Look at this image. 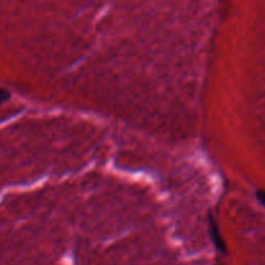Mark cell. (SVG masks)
<instances>
[{"instance_id":"obj_1","label":"cell","mask_w":265,"mask_h":265,"mask_svg":"<svg viewBox=\"0 0 265 265\" xmlns=\"http://www.w3.org/2000/svg\"><path fill=\"white\" fill-rule=\"evenodd\" d=\"M9 98V92L6 91V89H2L0 88V104L4 103Z\"/></svg>"},{"instance_id":"obj_2","label":"cell","mask_w":265,"mask_h":265,"mask_svg":"<svg viewBox=\"0 0 265 265\" xmlns=\"http://www.w3.org/2000/svg\"><path fill=\"white\" fill-rule=\"evenodd\" d=\"M261 201L265 203V194H262V195H261Z\"/></svg>"}]
</instances>
